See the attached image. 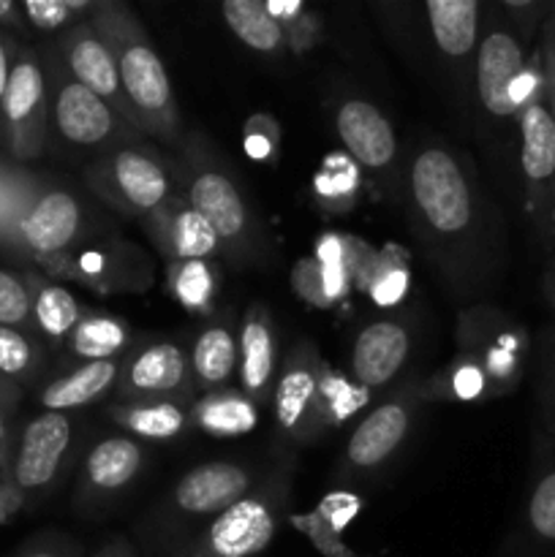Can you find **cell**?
<instances>
[{
	"label": "cell",
	"instance_id": "obj_35",
	"mask_svg": "<svg viewBox=\"0 0 555 557\" xmlns=\"http://www.w3.org/2000/svg\"><path fill=\"white\" fill-rule=\"evenodd\" d=\"M528 531L544 547H555V462L542 471L528 498Z\"/></svg>",
	"mask_w": 555,
	"mask_h": 557
},
{
	"label": "cell",
	"instance_id": "obj_13",
	"mask_svg": "<svg viewBox=\"0 0 555 557\" xmlns=\"http://www.w3.org/2000/svg\"><path fill=\"white\" fill-rule=\"evenodd\" d=\"M414 422V397L397 395L392 400L381 403L379 408L368 413L357 430L351 433L346 444V460L348 466L359 468V471H373V468L384 466L403 441L408 438V430Z\"/></svg>",
	"mask_w": 555,
	"mask_h": 557
},
{
	"label": "cell",
	"instance_id": "obj_38",
	"mask_svg": "<svg viewBox=\"0 0 555 557\" xmlns=\"http://www.w3.org/2000/svg\"><path fill=\"white\" fill-rule=\"evenodd\" d=\"M96 3L90 0H25L22 11L38 30H60L74 22V14L92 11Z\"/></svg>",
	"mask_w": 555,
	"mask_h": 557
},
{
	"label": "cell",
	"instance_id": "obj_4",
	"mask_svg": "<svg viewBox=\"0 0 555 557\" xmlns=\"http://www.w3.org/2000/svg\"><path fill=\"white\" fill-rule=\"evenodd\" d=\"M52 120L58 134L74 147H109L136 131L103 98L71 79L65 71L52 98Z\"/></svg>",
	"mask_w": 555,
	"mask_h": 557
},
{
	"label": "cell",
	"instance_id": "obj_12",
	"mask_svg": "<svg viewBox=\"0 0 555 557\" xmlns=\"http://www.w3.org/2000/svg\"><path fill=\"white\" fill-rule=\"evenodd\" d=\"M3 117L14 134V147L22 156L41 150L47 128V79L33 58H22L11 65L9 87L0 101Z\"/></svg>",
	"mask_w": 555,
	"mask_h": 557
},
{
	"label": "cell",
	"instance_id": "obj_42",
	"mask_svg": "<svg viewBox=\"0 0 555 557\" xmlns=\"http://www.w3.org/2000/svg\"><path fill=\"white\" fill-rule=\"evenodd\" d=\"M490 389L488 375L484 370L473 362L471 357L462 354L460 362L452 368V381H449V395L460 397V400H473V397L484 395Z\"/></svg>",
	"mask_w": 555,
	"mask_h": 557
},
{
	"label": "cell",
	"instance_id": "obj_16",
	"mask_svg": "<svg viewBox=\"0 0 555 557\" xmlns=\"http://www.w3.org/2000/svg\"><path fill=\"white\" fill-rule=\"evenodd\" d=\"M71 446V422L65 413L44 411L25 428L16 449L14 479L22 490H41L58 476Z\"/></svg>",
	"mask_w": 555,
	"mask_h": 557
},
{
	"label": "cell",
	"instance_id": "obj_30",
	"mask_svg": "<svg viewBox=\"0 0 555 557\" xmlns=\"http://www.w3.org/2000/svg\"><path fill=\"white\" fill-rule=\"evenodd\" d=\"M357 511H359V500L354 498V495L332 493L321 500L316 515L305 517V520L297 522V525H303L305 531H308V536L313 539V544L324 555L354 557V553H348V549L341 544V533L346 531V525L351 522V517L357 515Z\"/></svg>",
	"mask_w": 555,
	"mask_h": 557
},
{
	"label": "cell",
	"instance_id": "obj_26",
	"mask_svg": "<svg viewBox=\"0 0 555 557\" xmlns=\"http://www.w3.org/2000/svg\"><path fill=\"white\" fill-rule=\"evenodd\" d=\"M237 357L239 346L234 332L223 324L207 326V330L196 337L194 348H190V373H194V384L205 386V389L223 386L232 379L234 370H237Z\"/></svg>",
	"mask_w": 555,
	"mask_h": 557
},
{
	"label": "cell",
	"instance_id": "obj_3",
	"mask_svg": "<svg viewBox=\"0 0 555 557\" xmlns=\"http://www.w3.org/2000/svg\"><path fill=\"white\" fill-rule=\"evenodd\" d=\"M90 185L128 215H156L172 201L166 166L145 147H120L103 156L90 169Z\"/></svg>",
	"mask_w": 555,
	"mask_h": 557
},
{
	"label": "cell",
	"instance_id": "obj_19",
	"mask_svg": "<svg viewBox=\"0 0 555 557\" xmlns=\"http://www.w3.org/2000/svg\"><path fill=\"white\" fill-rule=\"evenodd\" d=\"M82 232V207L69 190H47L20 218L22 243L38 256H58Z\"/></svg>",
	"mask_w": 555,
	"mask_h": 557
},
{
	"label": "cell",
	"instance_id": "obj_20",
	"mask_svg": "<svg viewBox=\"0 0 555 557\" xmlns=\"http://www.w3.org/2000/svg\"><path fill=\"white\" fill-rule=\"evenodd\" d=\"M152 228L163 253L172 261H210L221 250L210 223L188 205V199H172L158 210L152 215Z\"/></svg>",
	"mask_w": 555,
	"mask_h": 557
},
{
	"label": "cell",
	"instance_id": "obj_36",
	"mask_svg": "<svg viewBox=\"0 0 555 557\" xmlns=\"http://www.w3.org/2000/svg\"><path fill=\"white\" fill-rule=\"evenodd\" d=\"M313 188L321 201H335V205H343V199L351 201L359 188L357 163L348 156H330L321 163Z\"/></svg>",
	"mask_w": 555,
	"mask_h": 557
},
{
	"label": "cell",
	"instance_id": "obj_5",
	"mask_svg": "<svg viewBox=\"0 0 555 557\" xmlns=\"http://www.w3.org/2000/svg\"><path fill=\"white\" fill-rule=\"evenodd\" d=\"M278 531L275 509L267 498L245 495L218 515L194 549L183 557H256L270 547Z\"/></svg>",
	"mask_w": 555,
	"mask_h": 557
},
{
	"label": "cell",
	"instance_id": "obj_32",
	"mask_svg": "<svg viewBox=\"0 0 555 557\" xmlns=\"http://www.w3.org/2000/svg\"><path fill=\"white\" fill-rule=\"evenodd\" d=\"M365 403H368V389L365 386H359L354 379H341V375H335L321 362L319 400H316V424L321 430L330 428V424L346 422L351 413L365 408Z\"/></svg>",
	"mask_w": 555,
	"mask_h": 557
},
{
	"label": "cell",
	"instance_id": "obj_44",
	"mask_svg": "<svg viewBox=\"0 0 555 557\" xmlns=\"http://www.w3.org/2000/svg\"><path fill=\"white\" fill-rule=\"evenodd\" d=\"M245 147L254 158H270L278 147V128L267 117H254L245 131Z\"/></svg>",
	"mask_w": 555,
	"mask_h": 557
},
{
	"label": "cell",
	"instance_id": "obj_41",
	"mask_svg": "<svg viewBox=\"0 0 555 557\" xmlns=\"http://www.w3.org/2000/svg\"><path fill=\"white\" fill-rule=\"evenodd\" d=\"M539 408H542L550 435L555 438V326L544 335L542 373H539Z\"/></svg>",
	"mask_w": 555,
	"mask_h": 557
},
{
	"label": "cell",
	"instance_id": "obj_22",
	"mask_svg": "<svg viewBox=\"0 0 555 557\" xmlns=\"http://www.w3.org/2000/svg\"><path fill=\"white\" fill-rule=\"evenodd\" d=\"M120 362L109 359V362H87L71 370L69 375H60L52 384L44 386L41 392V408L44 411H74V408L90 406L101 395H107L114 384H118Z\"/></svg>",
	"mask_w": 555,
	"mask_h": 557
},
{
	"label": "cell",
	"instance_id": "obj_27",
	"mask_svg": "<svg viewBox=\"0 0 555 557\" xmlns=\"http://www.w3.org/2000/svg\"><path fill=\"white\" fill-rule=\"evenodd\" d=\"M221 11L229 30H232L245 47L264 54L278 52V49L286 47V33H283L281 22L272 20L264 0H226V3L221 5Z\"/></svg>",
	"mask_w": 555,
	"mask_h": 557
},
{
	"label": "cell",
	"instance_id": "obj_37",
	"mask_svg": "<svg viewBox=\"0 0 555 557\" xmlns=\"http://www.w3.org/2000/svg\"><path fill=\"white\" fill-rule=\"evenodd\" d=\"M316 264L321 270V283H324L326 302L335 305L337 299L346 297L348 286H351V277H348L346 267V248H343L341 237H324L316 248Z\"/></svg>",
	"mask_w": 555,
	"mask_h": 557
},
{
	"label": "cell",
	"instance_id": "obj_11",
	"mask_svg": "<svg viewBox=\"0 0 555 557\" xmlns=\"http://www.w3.org/2000/svg\"><path fill=\"white\" fill-rule=\"evenodd\" d=\"M188 205L210 223L215 232L218 243L223 248L234 250L248 239L250 215L245 207L243 194L234 185V180L226 172L215 166H207L196 172V177L188 185Z\"/></svg>",
	"mask_w": 555,
	"mask_h": 557
},
{
	"label": "cell",
	"instance_id": "obj_9",
	"mask_svg": "<svg viewBox=\"0 0 555 557\" xmlns=\"http://www.w3.org/2000/svg\"><path fill=\"white\" fill-rule=\"evenodd\" d=\"M462 332L471 335L466 357L484 370L493 389L509 392L526 368V332L498 313H473V324H462Z\"/></svg>",
	"mask_w": 555,
	"mask_h": 557
},
{
	"label": "cell",
	"instance_id": "obj_40",
	"mask_svg": "<svg viewBox=\"0 0 555 557\" xmlns=\"http://www.w3.org/2000/svg\"><path fill=\"white\" fill-rule=\"evenodd\" d=\"M33 362H36V351L30 341L14 326H0V373L16 379V375H25Z\"/></svg>",
	"mask_w": 555,
	"mask_h": 557
},
{
	"label": "cell",
	"instance_id": "obj_34",
	"mask_svg": "<svg viewBox=\"0 0 555 557\" xmlns=\"http://www.w3.org/2000/svg\"><path fill=\"white\" fill-rule=\"evenodd\" d=\"M408 281L411 277H408L406 253L397 245H386V250L379 253V261H375V272L368 286V294L381 308H392V305H397L406 297Z\"/></svg>",
	"mask_w": 555,
	"mask_h": 557
},
{
	"label": "cell",
	"instance_id": "obj_43",
	"mask_svg": "<svg viewBox=\"0 0 555 557\" xmlns=\"http://www.w3.org/2000/svg\"><path fill=\"white\" fill-rule=\"evenodd\" d=\"M294 292L313 308H330L324 294V283H321V270L316 259H303L294 267Z\"/></svg>",
	"mask_w": 555,
	"mask_h": 557
},
{
	"label": "cell",
	"instance_id": "obj_1",
	"mask_svg": "<svg viewBox=\"0 0 555 557\" xmlns=\"http://www.w3.org/2000/svg\"><path fill=\"white\" fill-rule=\"evenodd\" d=\"M90 25L112 49L136 128L161 139H174L180 131V112L172 79L134 14L120 3H96Z\"/></svg>",
	"mask_w": 555,
	"mask_h": 557
},
{
	"label": "cell",
	"instance_id": "obj_49",
	"mask_svg": "<svg viewBox=\"0 0 555 557\" xmlns=\"http://www.w3.org/2000/svg\"><path fill=\"white\" fill-rule=\"evenodd\" d=\"M11 11H14V3L11 0H0V20L11 16Z\"/></svg>",
	"mask_w": 555,
	"mask_h": 557
},
{
	"label": "cell",
	"instance_id": "obj_2",
	"mask_svg": "<svg viewBox=\"0 0 555 557\" xmlns=\"http://www.w3.org/2000/svg\"><path fill=\"white\" fill-rule=\"evenodd\" d=\"M411 199L430 232L460 237L473 226V190L455 156L428 147L411 166Z\"/></svg>",
	"mask_w": 555,
	"mask_h": 557
},
{
	"label": "cell",
	"instance_id": "obj_45",
	"mask_svg": "<svg viewBox=\"0 0 555 557\" xmlns=\"http://www.w3.org/2000/svg\"><path fill=\"white\" fill-rule=\"evenodd\" d=\"M22 557H74L63 544H41V547H33L30 553H25Z\"/></svg>",
	"mask_w": 555,
	"mask_h": 557
},
{
	"label": "cell",
	"instance_id": "obj_29",
	"mask_svg": "<svg viewBox=\"0 0 555 557\" xmlns=\"http://www.w3.org/2000/svg\"><path fill=\"white\" fill-rule=\"evenodd\" d=\"M194 419L205 433L218 435V438H232V435H245L256 428L254 403L245 395L234 392H210L199 406L194 408Z\"/></svg>",
	"mask_w": 555,
	"mask_h": 557
},
{
	"label": "cell",
	"instance_id": "obj_10",
	"mask_svg": "<svg viewBox=\"0 0 555 557\" xmlns=\"http://www.w3.org/2000/svg\"><path fill=\"white\" fill-rule=\"evenodd\" d=\"M522 44L504 27H493L477 47V92L493 117H517L515 85L526 71Z\"/></svg>",
	"mask_w": 555,
	"mask_h": 557
},
{
	"label": "cell",
	"instance_id": "obj_17",
	"mask_svg": "<svg viewBox=\"0 0 555 557\" xmlns=\"http://www.w3.org/2000/svg\"><path fill=\"white\" fill-rule=\"evenodd\" d=\"M411 335L400 321H373L357 335L351 348V379L365 389H381L406 364Z\"/></svg>",
	"mask_w": 555,
	"mask_h": 557
},
{
	"label": "cell",
	"instance_id": "obj_23",
	"mask_svg": "<svg viewBox=\"0 0 555 557\" xmlns=\"http://www.w3.org/2000/svg\"><path fill=\"white\" fill-rule=\"evenodd\" d=\"M141 446L128 435H114L103 438L87 451L85 460V482L96 493H118L128 487L141 471Z\"/></svg>",
	"mask_w": 555,
	"mask_h": 557
},
{
	"label": "cell",
	"instance_id": "obj_14",
	"mask_svg": "<svg viewBox=\"0 0 555 557\" xmlns=\"http://www.w3.org/2000/svg\"><path fill=\"white\" fill-rule=\"evenodd\" d=\"M250 476L234 462H205L185 473L174 487L172 500L183 515L212 517L223 515L248 495Z\"/></svg>",
	"mask_w": 555,
	"mask_h": 557
},
{
	"label": "cell",
	"instance_id": "obj_47",
	"mask_svg": "<svg viewBox=\"0 0 555 557\" xmlns=\"http://www.w3.org/2000/svg\"><path fill=\"white\" fill-rule=\"evenodd\" d=\"M92 557H134V549H131L128 544H123V542H114V544H109L107 549H101V553L92 555Z\"/></svg>",
	"mask_w": 555,
	"mask_h": 557
},
{
	"label": "cell",
	"instance_id": "obj_15",
	"mask_svg": "<svg viewBox=\"0 0 555 557\" xmlns=\"http://www.w3.org/2000/svg\"><path fill=\"white\" fill-rule=\"evenodd\" d=\"M319 375L321 362L310 346H297V351L288 357L281 379L275 386V422L281 424L283 433L294 438L316 433V400H319Z\"/></svg>",
	"mask_w": 555,
	"mask_h": 557
},
{
	"label": "cell",
	"instance_id": "obj_8",
	"mask_svg": "<svg viewBox=\"0 0 555 557\" xmlns=\"http://www.w3.org/2000/svg\"><path fill=\"white\" fill-rule=\"evenodd\" d=\"M63 71L71 79L79 82L82 87L103 98L120 117H125L136 128L134 114H131L128 103H125L112 49L98 36V30L90 22H76L63 36Z\"/></svg>",
	"mask_w": 555,
	"mask_h": 557
},
{
	"label": "cell",
	"instance_id": "obj_18",
	"mask_svg": "<svg viewBox=\"0 0 555 557\" xmlns=\"http://www.w3.org/2000/svg\"><path fill=\"white\" fill-rule=\"evenodd\" d=\"M335 123L337 136H341L348 158L357 166L373 169V172L390 166L397 152L395 131L373 103L362 101V98L343 101L341 109H337Z\"/></svg>",
	"mask_w": 555,
	"mask_h": 557
},
{
	"label": "cell",
	"instance_id": "obj_6",
	"mask_svg": "<svg viewBox=\"0 0 555 557\" xmlns=\"http://www.w3.org/2000/svg\"><path fill=\"white\" fill-rule=\"evenodd\" d=\"M118 395L125 403H150L185 397L194 389L188 357L177 343H150L120 364Z\"/></svg>",
	"mask_w": 555,
	"mask_h": 557
},
{
	"label": "cell",
	"instance_id": "obj_21",
	"mask_svg": "<svg viewBox=\"0 0 555 557\" xmlns=\"http://www.w3.org/2000/svg\"><path fill=\"white\" fill-rule=\"evenodd\" d=\"M237 373L243 395L250 403L267 400L275 375V332L264 308H250L237 337Z\"/></svg>",
	"mask_w": 555,
	"mask_h": 557
},
{
	"label": "cell",
	"instance_id": "obj_7",
	"mask_svg": "<svg viewBox=\"0 0 555 557\" xmlns=\"http://www.w3.org/2000/svg\"><path fill=\"white\" fill-rule=\"evenodd\" d=\"M520 123V169L539 215L555 210V117L547 103V85L517 114Z\"/></svg>",
	"mask_w": 555,
	"mask_h": 557
},
{
	"label": "cell",
	"instance_id": "obj_28",
	"mask_svg": "<svg viewBox=\"0 0 555 557\" xmlns=\"http://www.w3.org/2000/svg\"><path fill=\"white\" fill-rule=\"evenodd\" d=\"M71 354L87 362H109L131 346V326L112 315H85L69 337Z\"/></svg>",
	"mask_w": 555,
	"mask_h": 557
},
{
	"label": "cell",
	"instance_id": "obj_33",
	"mask_svg": "<svg viewBox=\"0 0 555 557\" xmlns=\"http://www.w3.org/2000/svg\"><path fill=\"white\" fill-rule=\"evenodd\" d=\"M169 288L185 310L207 313L215 299V272H212L210 261H172Z\"/></svg>",
	"mask_w": 555,
	"mask_h": 557
},
{
	"label": "cell",
	"instance_id": "obj_39",
	"mask_svg": "<svg viewBox=\"0 0 555 557\" xmlns=\"http://www.w3.org/2000/svg\"><path fill=\"white\" fill-rule=\"evenodd\" d=\"M30 310V288H27L16 275L0 270V326L25 324Z\"/></svg>",
	"mask_w": 555,
	"mask_h": 557
},
{
	"label": "cell",
	"instance_id": "obj_25",
	"mask_svg": "<svg viewBox=\"0 0 555 557\" xmlns=\"http://www.w3.org/2000/svg\"><path fill=\"white\" fill-rule=\"evenodd\" d=\"M109 419L141 441H172L188 424L183 406L172 400L120 403L109 411Z\"/></svg>",
	"mask_w": 555,
	"mask_h": 557
},
{
	"label": "cell",
	"instance_id": "obj_24",
	"mask_svg": "<svg viewBox=\"0 0 555 557\" xmlns=\"http://www.w3.org/2000/svg\"><path fill=\"white\" fill-rule=\"evenodd\" d=\"M435 44L449 58H466L479 47V0H428L424 5Z\"/></svg>",
	"mask_w": 555,
	"mask_h": 557
},
{
	"label": "cell",
	"instance_id": "obj_46",
	"mask_svg": "<svg viewBox=\"0 0 555 557\" xmlns=\"http://www.w3.org/2000/svg\"><path fill=\"white\" fill-rule=\"evenodd\" d=\"M9 76H11L9 58H5V47H3V41H0V101H3L5 87H9Z\"/></svg>",
	"mask_w": 555,
	"mask_h": 557
},
{
	"label": "cell",
	"instance_id": "obj_48",
	"mask_svg": "<svg viewBox=\"0 0 555 557\" xmlns=\"http://www.w3.org/2000/svg\"><path fill=\"white\" fill-rule=\"evenodd\" d=\"M544 294H547L550 305L555 308V256H553V261H550L547 275H544Z\"/></svg>",
	"mask_w": 555,
	"mask_h": 557
},
{
	"label": "cell",
	"instance_id": "obj_31",
	"mask_svg": "<svg viewBox=\"0 0 555 557\" xmlns=\"http://www.w3.org/2000/svg\"><path fill=\"white\" fill-rule=\"evenodd\" d=\"M33 297V319H36L38 330L49 337V341H65L71 332L76 330L85 315H82V305L76 302L74 294L63 286H41Z\"/></svg>",
	"mask_w": 555,
	"mask_h": 557
}]
</instances>
